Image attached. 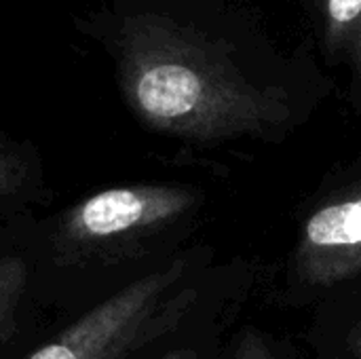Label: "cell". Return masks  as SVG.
I'll return each instance as SVG.
<instances>
[{
    "mask_svg": "<svg viewBox=\"0 0 361 359\" xmlns=\"http://www.w3.org/2000/svg\"><path fill=\"white\" fill-rule=\"evenodd\" d=\"M135 110L154 129L186 140L264 135L292 121V97L279 83H260L239 68L195 57L144 63L131 83Z\"/></svg>",
    "mask_w": 361,
    "mask_h": 359,
    "instance_id": "6da1fadb",
    "label": "cell"
},
{
    "mask_svg": "<svg viewBox=\"0 0 361 359\" xmlns=\"http://www.w3.org/2000/svg\"><path fill=\"white\" fill-rule=\"evenodd\" d=\"M184 262L148 273L93 307L27 359H123L173 324L192 303V292L171 296Z\"/></svg>",
    "mask_w": 361,
    "mask_h": 359,
    "instance_id": "7a4b0ae2",
    "label": "cell"
},
{
    "mask_svg": "<svg viewBox=\"0 0 361 359\" xmlns=\"http://www.w3.org/2000/svg\"><path fill=\"white\" fill-rule=\"evenodd\" d=\"M197 203L180 184H133L95 193L76 203L59 226L70 248L93 250L159 231L186 216Z\"/></svg>",
    "mask_w": 361,
    "mask_h": 359,
    "instance_id": "3957f363",
    "label": "cell"
},
{
    "mask_svg": "<svg viewBox=\"0 0 361 359\" xmlns=\"http://www.w3.org/2000/svg\"><path fill=\"white\" fill-rule=\"evenodd\" d=\"M296 271L309 286H334L361 273V188L326 203L305 222Z\"/></svg>",
    "mask_w": 361,
    "mask_h": 359,
    "instance_id": "277c9868",
    "label": "cell"
},
{
    "mask_svg": "<svg viewBox=\"0 0 361 359\" xmlns=\"http://www.w3.org/2000/svg\"><path fill=\"white\" fill-rule=\"evenodd\" d=\"M319 30L328 53H338L347 47L349 36L361 17V0H315Z\"/></svg>",
    "mask_w": 361,
    "mask_h": 359,
    "instance_id": "5b68a950",
    "label": "cell"
},
{
    "mask_svg": "<svg viewBox=\"0 0 361 359\" xmlns=\"http://www.w3.org/2000/svg\"><path fill=\"white\" fill-rule=\"evenodd\" d=\"M27 281V267L19 256H0V334L11 324Z\"/></svg>",
    "mask_w": 361,
    "mask_h": 359,
    "instance_id": "8992f818",
    "label": "cell"
},
{
    "mask_svg": "<svg viewBox=\"0 0 361 359\" xmlns=\"http://www.w3.org/2000/svg\"><path fill=\"white\" fill-rule=\"evenodd\" d=\"M25 176V167L13 152L0 148V207L17 193Z\"/></svg>",
    "mask_w": 361,
    "mask_h": 359,
    "instance_id": "52a82bcc",
    "label": "cell"
},
{
    "mask_svg": "<svg viewBox=\"0 0 361 359\" xmlns=\"http://www.w3.org/2000/svg\"><path fill=\"white\" fill-rule=\"evenodd\" d=\"M345 49L349 53V61H351V68H353L355 93H357V99L361 102V17L357 19V23H355V28H353Z\"/></svg>",
    "mask_w": 361,
    "mask_h": 359,
    "instance_id": "ba28073f",
    "label": "cell"
},
{
    "mask_svg": "<svg viewBox=\"0 0 361 359\" xmlns=\"http://www.w3.org/2000/svg\"><path fill=\"white\" fill-rule=\"evenodd\" d=\"M233 359H275L273 358V353L269 351V347L258 339V336H245L241 343H239V347H237V351H235V358Z\"/></svg>",
    "mask_w": 361,
    "mask_h": 359,
    "instance_id": "9c48e42d",
    "label": "cell"
},
{
    "mask_svg": "<svg viewBox=\"0 0 361 359\" xmlns=\"http://www.w3.org/2000/svg\"><path fill=\"white\" fill-rule=\"evenodd\" d=\"M163 359H197V355H195L192 351H188V349H180V351L167 353Z\"/></svg>",
    "mask_w": 361,
    "mask_h": 359,
    "instance_id": "30bf717a",
    "label": "cell"
}]
</instances>
